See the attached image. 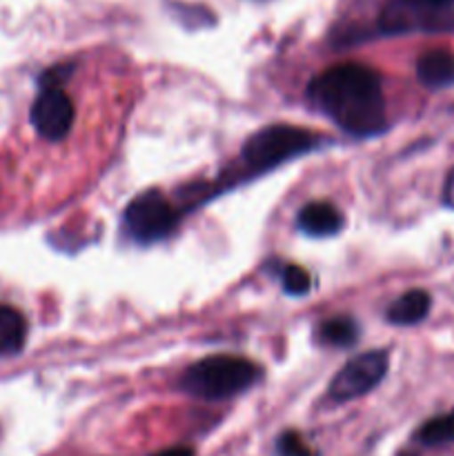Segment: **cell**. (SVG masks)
Returning <instances> with one entry per match:
<instances>
[{
	"label": "cell",
	"instance_id": "cell-1",
	"mask_svg": "<svg viewBox=\"0 0 454 456\" xmlns=\"http://www.w3.org/2000/svg\"><path fill=\"white\" fill-rule=\"evenodd\" d=\"M307 98L336 127L356 138L377 136L387 127L381 76L361 62H341L320 71Z\"/></svg>",
	"mask_w": 454,
	"mask_h": 456
},
{
	"label": "cell",
	"instance_id": "cell-2",
	"mask_svg": "<svg viewBox=\"0 0 454 456\" xmlns=\"http://www.w3.org/2000/svg\"><path fill=\"white\" fill-rule=\"evenodd\" d=\"M263 377V370L245 356L214 354L190 365L181 379V387L191 396L223 401L247 392Z\"/></svg>",
	"mask_w": 454,
	"mask_h": 456
},
{
	"label": "cell",
	"instance_id": "cell-3",
	"mask_svg": "<svg viewBox=\"0 0 454 456\" xmlns=\"http://www.w3.org/2000/svg\"><path fill=\"white\" fill-rule=\"evenodd\" d=\"M319 145L320 136L310 129L283 123L267 125L245 141L239 156V163L243 165V169L236 176H239V181H243L245 176L265 174L279 165L288 163L289 159H296V156L316 150Z\"/></svg>",
	"mask_w": 454,
	"mask_h": 456
},
{
	"label": "cell",
	"instance_id": "cell-4",
	"mask_svg": "<svg viewBox=\"0 0 454 456\" xmlns=\"http://www.w3.org/2000/svg\"><path fill=\"white\" fill-rule=\"evenodd\" d=\"M178 223V212L174 205L160 194L158 190H150L138 194L125 208L123 225L129 239L141 245H151L165 240L174 232Z\"/></svg>",
	"mask_w": 454,
	"mask_h": 456
},
{
	"label": "cell",
	"instance_id": "cell-5",
	"mask_svg": "<svg viewBox=\"0 0 454 456\" xmlns=\"http://www.w3.org/2000/svg\"><path fill=\"white\" fill-rule=\"evenodd\" d=\"M387 374V352L374 350L354 356L329 383V396L338 403L372 392Z\"/></svg>",
	"mask_w": 454,
	"mask_h": 456
},
{
	"label": "cell",
	"instance_id": "cell-6",
	"mask_svg": "<svg viewBox=\"0 0 454 456\" xmlns=\"http://www.w3.org/2000/svg\"><path fill=\"white\" fill-rule=\"evenodd\" d=\"M76 118V107L62 87H40L31 105L29 120L36 134L45 141L58 142L71 132Z\"/></svg>",
	"mask_w": 454,
	"mask_h": 456
},
{
	"label": "cell",
	"instance_id": "cell-7",
	"mask_svg": "<svg viewBox=\"0 0 454 456\" xmlns=\"http://www.w3.org/2000/svg\"><path fill=\"white\" fill-rule=\"evenodd\" d=\"M296 225L303 234L314 236V239H328L345 227V216L334 205L325 203V200H314L298 212Z\"/></svg>",
	"mask_w": 454,
	"mask_h": 456
},
{
	"label": "cell",
	"instance_id": "cell-8",
	"mask_svg": "<svg viewBox=\"0 0 454 456\" xmlns=\"http://www.w3.org/2000/svg\"><path fill=\"white\" fill-rule=\"evenodd\" d=\"M417 78L427 89H445L454 85V53L448 49H430L417 61Z\"/></svg>",
	"mask_w": 454,
	"mask_h": 456
},
{
	"label": "cell",
	"instance_id": "cell-9",
	"mask_svg": "<svg viewBox=\"0 0 454 456\" xmlns=\"http://www.w3.org/2000/svg\"><path fill=\"white\" fill-rule=\"evenodd\" d=\"M432 298L426 289H409L387 307V321L392 325H417L427 316Z\"/></svg>",
	"mask_w": 454,
	"mask_h": 456
},
{
	"label": "cell",
	"instance_id": "cell-10",
	"mask_svg": "<svg viewBox=\"0 0 454 456\" xmlns=\"http://www.w3.org/2000/svg\"><path fill=\"white\" fill-rule=\"evenodd\" d=\"M27 343V321L16 307L0 305V359L20 354Z\"/></svg>",
	"mask_w": 454,
	"mask_h": 456
},
{
	"label": "cell",
	"instance_id": "cell-11",
	"mask_svg": "<svg viewBox=\"0 0 454 456\" xmlns=\"http://www.w3.org/2000/svg\"><path fill=\"white\" fill-rule=\"evenodd\" d=\"M316 341L329 347H350L359 341V325L350 316H332L319 325Z\"/></svg>",
	"mask_w": 454,
	"mask_h": 456
},
{
	"label": "cell",
	"instance_id": "cell-12",
	"mask_svg": "<svg viewBox=\"0 0 454 456\" xmlns=\"http://www.w3.org/2000/svg\"><path fill=\"white\" fill-rule=\"evenodd\" d=\"M417 439L423 445H445L454 441V414H443V417L430 419L417 432Z\"/></svg>",
	"mask_w": 454,
	"mask_h": 456
},
{
	"label": "cell",
	"instance_id": "cell-13",
	"mask_svg": "<svg viewBox=\"0 0 454 456\" xmlns=\"http://www.w3.org/2000/svg\"><path fill=\"white\" fill-rule=\"evenodd\" d=\"M280 283L289 297H305L312 289V276L305 267L288 263L280 267Z\"/></svg>",
	"mask_w": 454,
	"mask_h": 456
},
{
	"label": "cell",
	"instance_id": "cell-14",
	"mask_svg": "<svg viewBox=\"0 0 454 456\" xmlns=\"http://www.w3.org/2000/svg\"><path fill=\"white\" fill-rule=\"evenodd\" d=\"M276 452L279 456H316L314 450L303 441L298 432H285L276 441Z\"/></svg>",
	"mask_w": 454,
	"mask_h": 456
},
{
	"label": "cell",
	"instance_id": "cell-15",
	"mask_svg": "<svg viewBox=\"0 0 454 456\" xmlns=\"http://www.w3.org/2000/svg\"><path fill=\"white\" fill-rule=\"evenodd\" d=\"M412 3L421 9L430 29H434V27H441V22H443V12H448V9L452 7L454 0H412Z\"/></svg>",
	"mask_w": 454,
	"mask_h": 456
},
{
	"label": "cell",
	"instance_id": "cell-16",
	"mask_svg": "<svg viewBox=\"0 0 454 456\" xmlns=\"http://www.w3.org/2000/svg\"><path fill=\"white\" fill-rule=\"evenodd\" d=\"M154 456H194L190 448H169V450H163V452L154 454Z\"/></svg>",
	"mask_w": 454,
	"mask_h": 456
}]
</instances>
